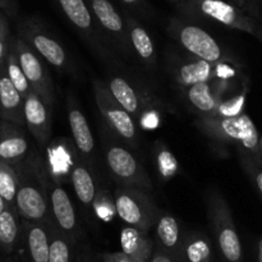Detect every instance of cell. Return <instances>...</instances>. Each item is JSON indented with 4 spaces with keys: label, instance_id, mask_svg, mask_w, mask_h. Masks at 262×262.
Wrapping results in <instances>:
<instances>
[{
    "label": "cell",
    "instance_id": "1",
    "mask_svg": "<svg viewBox=\"0 0 262 262\" xmlns=\"http://www.w3.org/2000/svg\"><path fill=\"white\" fill-rule=\"evenodd\" d=\"M207 133L211 132L214 137L239 145L243 151H247L255 159H261L260 135L247 114L235 118L209 117L202 120Z\"/></svg>",
    "mask_w": 262,
    "mask_h": 262
},
{
    "label": "cell",
    "instance_id": "2",
    "mask_svg": "<svg viewBox=\"0 0 262 262\" xmlns=\"http://www.w3.org/2000/svg\"><path fill=\"white\" fill-rule=\"evenodd\" d=\"M184 13L192 14H201L204 17L219 22L233 30H239L243 32L257 35V25L252 15L241 9L238 5L232 2L225 0H188L186 7L183 8Z\"/></svg>",
    "mask_w": 262,
    "mask_h": 262
},
{
    "label": "cell",
    "instance_id": "3",
    "mask_svg": "<svg viewBox=\"0 0 262 262\" xmlns=\"http://www.w3.org/2000/svg\"><path fill=\"white\" fill-rule=\"evenodd\" d=\"M212 229L216 234L217 246L227 262H243V250L227 202L219 194H211L209 204Z\"/></svg>",
    "mask_w": 262,
    "mask_h": 262
},
{
    "label": "cell",
    "instance_id": "4",
    "mask_svg": "<svg viewBox=\"0 0 262 262\" xmlns=\"http://www.w3.org/2000/svg\"><path fill=\"white\" fill-rule=\"evenodd\" d=\"M114 206L118 216L129 227L148 232L156 219L155 206L141 189L120 187L114 192Z\"/></svg>",
    "mask_w": 262,
    "mask_h": 262
},
{
    "label": "cell",
    "instance_id": "5",
    "mask_svg": "<svg viewBox=\"0 0 262 262\" xmlns=\"http://www.w3.org/2000/svg\"><path fill=\"white\" fill-rule=\"evenodd\" d=\"M169 31L176 36L179 43L187 51L201 60L209 61L211 64H217L222 60V48L217 41L204 28L186 23L178 18H173L170 20Z\"/></svg>",
    "mask_w": 262,
    "mask_h": 262
},
{
    "label": "cell",
    "instance_id": "6",
    "mask_svg": "<svg viewBox=\"0 0 262 262\" xmlns=\"http://www.w3.org/2000/svg\"><path fill=\"white\" fill-rule=\"evenodd\" d=\"M12 48L32 91L36 92L49 107L53 106V84H51L50 76L43 68L42 61L40 60L37 54L20 37L12 38Z\"/></svg>",
    "mask_w": 262,
    "mask_h": 262
},
{
    "label": "cell",
    "instance_id": "7",
    "mask_svg": "<svg viewBox=\"0 0 262 262\" xmlns=\"http://www.w3.org/2000/svg\"><path fill=\"white\" fill-rule=\"evenodd\" d=\"M95 99H96V105L101 112L102 117L106 120L107 124L110 125L113 130L123 140L133 143L137 137L136 132L135 120L132 115L128 114L119 104L114 100L110 91L107 90L106 84L101 83L99 81H95Z\"/></svg>",
    "mask_w": 262,
    "mask_h": 262
},
{
    "label": "cell",
    "instance_id": "8",
    "mask_svg": "<svg viewBox=\"0 0 262 262\" xmlns=\"http://www.w3.org/2000/svg\"><path fill=\"white\" fill-rule=\"evenodd\" d=\"M20 38L26 41L36 53L40 54L48 63L56 68H64L67 64V54L63 46L54 37L45 32L40 23L35 19H26L19 26Z\"/></svg>",
    "mask_w": 262,
    "mask_h": 262
},
{
    "label": "cell",
    "instance_id": "9",
    "mask_svg": "<svg viewBox=\"0 0 262 262\" xmlns=\"http://www.w3.org/2000/svg\"><path fill=\"white\" fill-rule=\"evenodd\" d=\"M106 163L110 171L125 183V187H132L142 191L150 188L147 177L143 173L135 156L120 146H110L106 151Z\"/></svg>",
    "mask_w": 262,
    "mask_h": 262
},
{
    "label": "cell",
    "instance_id": "10",
    "mask_svg": "<svg viewBox=\"0 0 262 262\" xmlns=\"http://www.w3.org/2000/svg\"><path fill=\"white\" fill-rule=\"evenodd\" d=\"M15 211L27 222L41 223L48 215V201L40 187L30 182H20L15 196Z\"/></svg>",
    "mask_w": 262,
    "mask_h": 262
},
{
    "label": "cell",
    "instance_id": "11",
    "mask_svg": "<svg viewBox=\"0 0 262 262\" xmlns=\"http://www.w3.org/2000/svg\"><path fill=\"white\" fill-rule=\"evenodd\" d=\"M50 107L36 92L31 91L25 97V123L35 140L43 145L51 135Z\"/></svg>",
    "mask_w": 262,
    "mask_h": 262
},
{
    "label": "cell",
    "instance_id": "12",
    "mask_svg": "<svg viewBox=\"0 0 262 262\" xmlns=\"http://www.w3.org/2000/svg\"><path fill=\"white\" fill-rule=\"evenodd\" d=\"M0 117L17 125L25 123V99L8 77L5 63L0 66Z\"/></svg>",
    "mask_w": 262,
    "mask_h": 262
},
{
    "label": "cell",
    "instance_id": "13",
    "mask_svg": "<svg viewBox=\"0 0 262 262\" xmlns=\"http://www.w3.org/2000/svg\"><path fill=\"white\" fill-rule=\"evenodd\" d=\"M86 2L97 23L110 36L118 38L122 45H127L129 41L127 25H125V20H123L122 15L117 12L114 5L109 0H86Z\"/></svg>",
    "mask_w": 262,
    "mask_h": 262
},
{
    "label": "cell",
    "instance_id": "14",
    "mask_svg": "<svg viewBox=\"0 0 262 262\" xmlns=\"http://www.w3.org/2000/svg\"><path fill=\"white\" fill-rule=\"evenodd\" d=\"M28 151V141L17 124L0 123V161L14 164L22 160Z\"/></svg>",
    "mask_w": 262,
    "mask_h": 262
},
{
    "label": "cell",
    "instance_id": "15",
    "mask_svg": "<svg viewBox=\"0 0 262 262\" xmlns=\"http://www.w3.org/2000/svg\"><path fill=\"white\" fill-rule=\"evenodd\" d=\"M51 211L59 230L69 239L77 233V217L68 193L61 187H54L50 193Z\"/></svg>",
    "mask_w": 262,
    "mask_h": 262
},
{
    "label": "cell",
    "instance_id": "16",
    "mask_svg": "<svg viewBox=\"0 0 262 262\" xmlns=\"http://www.w3.org/2000/svg\"><path fill=\"white\" fill-rule=\"evenodd\" d=\"M122 252L135 261L150 262L154 253V242L147 232L133 227H125L120 232Z\"/></svg>",
    "mask_w": 262,
    "mask_h": 262
},
{
    "label": "cell",
    "instance_id": "17",
    "mask_svg": "<svg viewBox=\"0 0 262 262\" xmlns=\"http://www.w3.org/2000/svg\"><path fill=\"white\" fill-rule=\"evenodd\" d=\"M26 250L30 262H49L50 234L41 223L27 222L23 224Z\"/></svg>",
    "mask_w": 262,
    "mask_h": 262
},
{
    "label": "cell",
    "instance_id": "18",
    "mask_svg": "<svg viewBox=\"0 0 262 262\" xmlns=\"http://www.w3.org/2000/svg\"><path fill=\"white\" fill-rule=\"evenodd\" d=\"M156 238L158 246L170 253L178 262H183L182 256L181 232L177 219L171 215H161L156 222Z\"/></svg>",
    "mask_w": 262,
    "mask_h": 262
},
{
    "label": "cell",
    "instance_id": "19",
    "mask_svg": "<svg viewBox=\"0 0 262 262\" xmlns=\"http://www.w3.org/2000/svg\"><path fill=\"white\" fill-rule=\"evenodd\" d=\"M177 82L182 86L191 87L193 84L202 83V82H210L216 76V69L214 64L199 59L197 61L191 63H183L176 69Z\"/></svg>",
    "mask_w": 262,
    "mask_h": 262
},
{
    "label": "cell",
    "instance_id": "20",
    "mask_svg": "<svg viewBox=\"0 0 262 262\" xmlns=\"http://www.w3.org/2000/svg\"><path fill=\"white\" fill-rule=\"evenodd\" d=\"M115 101L132 117H138L141 110V100L135 87L122 77H112L106 83Z\"/></svg>",
    "mask_w": 262,
    "mask_h": 262
},
{
    "label": "cell",
    "instance_id": "21",
    "mask_svg": "<svg viewBox=\"0 0 262 262\" xmlns=\"http://www.w3.org/2000/svg\"><path fill=\"white\" fill-rule=\"evenodd\" d=\"M69 22L87 35L94 33L95 18L86 0H56Z\"/></svg>",
    "mask_w": 262,
    "mask_h": 262
},
{
    "label": "cell",
    "instance_id": "22",
    "mask_svg": "<svg viewBox=\"0 0 262 262\" xmlns=\"http://www.w3.org/2000/svg\"><path fill=\"white\" fill-rule=\"evenodd\" d=\"M125 25H127L129 42L132 43L137 55L145 61L154 63L155 61V45L145 27L130 15H125Z\"/></svg>",
    "mask_w": 262,
    "mask_h": 262
},
{
    "label": "cell",
    "instance_id": "23",
    "mask_svg": "<svg viewBox=\"0 0 262 262\" xmlns=\"http://www.w3.org/2000/svg\"><path fill=\"white\" fill-rule=\"evenodd\" d=\"M68 122L77 148L86 155L91 154L95 146L94 136L83 113L77 107H72L68 112Z\"/></svg>",
    "mask_w": 262,
    "mask_h": 262
},
{
    "label": "cell",
    "instance_id": "24",
    "mask_svg": "<svg viewBox=\"0 0 262 262\" xmlns=\"http://www.w3.org/2000/svg\"><path fill=\"white\" fill-rule=\"evenodd\" d=\"M17 214L18 212L12 206H7V209L0 214V250L5 253L13 252L19 239Z\"/></svg>",
    "mask_w": 262,
    "mask_h": 262
},
{
    "label": "cell",
    "instance_id": "25",
    "mask_svg": "<svg viewBox=\"0 0 262 262\" xmlns=\"http://www.w3.org/2000/svg\"><path fill=\"white\" fill-rule=\"evenodd\" d=\"M189 102L196 107L199 112L211 114L210 117L215 115L219 105V95L212 90L210 82H202V83L193 84L188 87L187 91Z\"/></svg>",
    "mask_w": 262,
    "mask_h": 262
},
{
    "label": "cell",
    "instance_id": "26",
    "mask_svg": "<svg viewBox=\"0 0 262 262\" xmlns=\"http://www.w3.org/2000/svg\"><path fill=\"white\" fill-rule=\"evenodd\" d=\"M182 256H183V262H211V243L202 234L188 235L183 241Z\"/></svg>",
    "mask_w": 262,
    "mask_h": 262
},
{
    "label": "cell",
    "instance_id": "27",
    "mask_svg": "<svg viewBox=\"0 0 262 262\" xmlns=\"http://www.w3.org/2000/svg\"><path fill=\"white\" fill-rule=\"evenodd\" d=\"M72 183L79 201L84 205H92L96 197L95 182L91 173L84 166L77 165L72 170Z\"/></svg>",
    "mask_w": 262,
    "mask_h": 262
},
{
    "label": "cell",
    "instance_id": "28",
    "mask_svg": "<svg viewBox=\"0 0 262 262\" xmlns=\"http://www.w3.org/2000/svg\"><path fill=\"white\" fill-rule=\"evenodd\" d=\"M18 188H19V178L17 171L10 164L0 161V196L4 199L8 206L14 209Z\"/></svg>",
    "mask_w": 262,
    "mask_h": 262
},
{
    "label": "cell",
    "instance_id": "29",
    "mask_svg": "<svg viewBox=\"0 0 262 262\" xmlns=\"http://www.w3.org/2000/svg\"><path fill=\"white\" fill-rule=\"evenodd\" d=\"M5 68H7L8 77H9V79L12 81V83L14 84L15 89L18 90V92H19L23 96V99H25V97L32 91V89H31L30 83H28L25 73H23V69L22 67H20L19 61H18V58L17 55H15L14 50H13L12 43H10L9 54H8L7 60H5Z\"/></svg>",
    "mask_w": 262,
    "mask_h": 262
},
{
    "label": "cell",
    "instance_id": "30",
    "mask_svg": "<svg viewBox=\"0 0 262 262\" xmlns=\"http://www.w3.org/2000/svg\"><path fill=\"white\" fill-rule=\"evenodd\" d=\"M49 262H72L71 239L56 229H51L50 233Z\"/></svg>",
    "mask_w": 262,
    "mask_h": 262
},
{
    "label": "cell",
    "instance_id": "31",
    "mask_svg": "<svg viewBox=\"0 0 262 262\" xmlns=\"http://www.w3.org/2000/svg\"><path fill=\"white\" fill-rule=\"evenodd\" d=\"M246 105V91L242 94L237 95L233 99L227 100V101H219L217 109L215 115L212 117L217 118H235L243 114V109Z\"/></svg>",
    "mask_w": 262,
    "mask_h": 262
},
{
    "label": "cell",
    "instance_id": "32",
    "mask_svg": "<svg viewBox=\"0 0 262 262\" xmlns=\"http://www.w3.org/2000/svg\"><path fill=\"white\" fill-rule=\"evenodd\" d=\"M229 2L234 3L250 15H258V8L255 0H229Z\"/></svg>",
    "mask_w": 262,
    "mask_h": 262
},
{
    "label": "cell",
    "instance_id": "33",
    "mask_svg": "<svg viewBox=\"0 0 262 262\" xmlns=\"http://www.w3.org/2000/svg\"><path fill=\"white\" fill-rule=\"evenodd\" d=\"M150 262H178V261H177L170 253L166 252L165 250H163L161 247L156 246Z\"/></svg>",
    "mask_w": 262,
    "mask_h": 262
},
{
    "label": "cell",
    "instance_id": "34",
    "mask_svg": "<svg viewBox=\"0 0 262 262\" xmlns=\"http://www.w3.org/2000/svg\"><path fill=\"white\" fill-rule=\"evenodd\" d=\"M10 43H12V37L10 36L0 35V66L5 63L7 56L10 50Z\"/></svg>",
    "mask_w": 262,
    "mask_h": 262
},
{
    "label": "cell",
    "instance_id": "35",
    "mask_svg": "<svg viewBox=\"0 0 262 262\" xmlns=\"http://www.w3.org/2000/svg\"><path fill=\"white\" fill-rule=\"evenodd\" d=\"M0 10L7 12L8 14H14L17 10L15 0H0Z\"/></svg>",
    "mask_w": 262,
    "mask_h": 262
},
{
    "label": "cell",
    "instance_id": "36",
    "mask_svg": "<svg viewBox=\"0 0 262 262\" xmlns=\"http://www.w3.org/2000/svg\"><path fill=\"white\" fill-rule=\"evenodd\" d=\"M0 35H2V36H10L9 25H8V20H7V18H5L3 10H0Z\"/></svg>",
    "mask_w": 262,
    "mask_h": 262
},
{
    "label": "cell",
    "instance_id": "37",
    "mask_svg": "<svg viewBox=\"0 0 262 262\" xmlns=\"http://www.w3.org/2000/svg\"><path fill=\"white\" fill-rule=\"evenodd\" d=\"M255 182H256V186H257L258 191L262 194V170H256L255 171Z\"/></svg>",
    "mask_w": 262,
    "mask_h": 262
},
{
    "label": "cell",
    "instance_id": "38",
    "mask_svg": "<svg viewBox=\"0 0 262 262\" xmlns=\"http://www.w3.org/2000/svg\"><path fill=\"white\" fill-rule=\"evenodd\" d=\"M120 2L127 5H130V7H141V5H143V0H120Z\"/></svg>",
    "mask_w": 262,
    "mask_h": 262
},
{
    "label": "cell",
    "instance_id": "39",
    "mask_svg": "<svg viewBox=\"0 0 262 262\" xmlns=\"http://www.w3.org/2000/svg\"><path fill=\"white\" fill-rule=\"evenodd\" d=\"M257 262H262V238L257 246Z\"/></svg>",
    "mask_w": 262,
    "mask_h": 262
},
{
    "label": "cell",
    "instance_id": "40",
    "mask_svg": "<svg viewBox=\"0 0 262 262\" xmlns=\"http://www.w3.org/2000/svg\"><path fill=\"white\" fill-rule=\"evenodd\" d=\"M170 2L176 3V4L178 5V7L181 8V9H183V8L186 7V4H187V2H188V0H170Z\"/></svg>",
    "mask_w": 262,
    "mask_h": 262
},
{
    "label": "cell",
    "instance_id": "41",
    "mask_svg": "<svg viewBox=\"0 0 262 262\" xmlns=\"http://www.w3.org/2000/svg\"><path fill=\"white\" fill-rule=\"evenodd\" d=\"M7 206H8L7 202H5L4 199H3V197L0 196V214H2V212L4 211L5 209H7Z\"/></svg>",
    "mask_w": 262,
    "mask_h": 262
},
{
    "label": "cell",
    "instance_id": "42",
    "mask_svg": "<svg viewBox=\"0 0 262 262\" xmlns=\"http://www.w3.org/2000/svg\"><path fill=\"white\" fill-rule=\"evenodd\" d=\"M102 260H104V262H114V260H113L112 257V253H104Z\"/></svg>",
    "mask_w": 262,
    "mask_h": 262
},
{
    "label": "cell",
    "instance_id": "43",
    "mask_svg": "<svg viewBox=\"0 0 262 262\" xmlns=\"http://www.w3.org/2000/svg\"><path fill=\"white\" fill-rule=\"evenodd\" d=\"M260 155H261V159H262V137L260 138Z\"/></svg>",
    "mask_w": 262,
    "mask_h": 262
},
{
    "label": "cell",
    "instance_id": "44",
    "mask_svg": "<svg viewBox=\"0 0 262 262\" xmlns=\"http://www.w3.org/2000/svg\"><path fill=\"white\" fill-rule=\"evenodd\" d=\"M0 262H2V261H0Z\"/></svg>",
    "mask_w": 262,
    "mask_h": 262
}]
</instances>
